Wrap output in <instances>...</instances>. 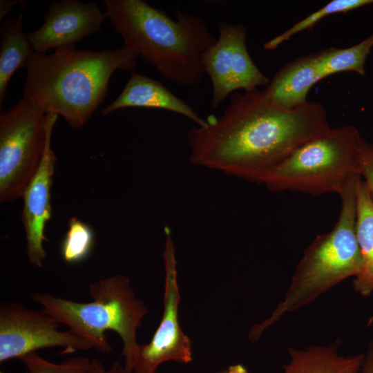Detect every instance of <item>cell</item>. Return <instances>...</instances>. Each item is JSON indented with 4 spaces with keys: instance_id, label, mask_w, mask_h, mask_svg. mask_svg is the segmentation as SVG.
<instances>
[{
    "instance_id": "obj_1",
    "label": "cell",
    "mask_w": 373,
    "mask_h": 373,
    "mask_svg": "<svg viewBox=\"0 0 373 373\" xmlns=\"http://www.w3.org/2000/svg\"><path fill=\"white\" fill-rule=\"evenodd\" d=\"M206 121L187 133L191 162L260 184L299 147L330 128L321 104L285 109L258 88L232 93L222 114Z\"/></svg>"
},
{
    "instance_id": "obj_2",
    "label": "cell",
    "mask_w": 373,
    "mask_h": 373,
    "mask_svg": "<svg viewBox=\"0 0 373 373\" xmlns=\"http://www.w3.org/2000/svg\"><path fill=\"white\" fill-rule=\"evenodd\" d=\"M137 57L125 46L100 51L71 46L48 55L34 52L26 68L23 97L79 128L104 99L113 73L133 70Z\"/></svg>"
},
{
    "instance_id": "obj_3",
    "label": "cell",
    "mask_w": 373,
    "mask_h": 373,
    "mask_svg": "<svg viewBox=\"0 0 373 373\" xmlns=\"http://www.w3.org/2000/svg\"><path fill=\"white\" fill-rule=\"evenodd\" d=\"M103 4L124 46L165 79L185 87L202 79V55L216 38L200 17L178 9L173 19L143 0H104Z\"/></svg>"
},
{
    "instance_id": "obj_4",
    "label": "cell",
    "mask_w": 373,
    "mask_h": 373,
    "mask_svg": "<svg viewBox=\"0 0 373 373\" xmlns=\"http://www.w3.org/2000/svg\"><path fill=\"white\" fill-rule=\"evenodd\" d=\"M93 301L81 303L55 296L49 293L35 292L31 298L59 323L88 341L93 348L108 354L112 347L105 334L115 332L122 338L125 373H133L138 350L137 331L149 308L138 298L130 279L114 275L93 283L88 288Z\"/></svg>"
},
{
    "instance_id": "obj_5",
    "label": "cell",
    "mask_w": 373,
    "mask_h": 373,
    "mask_svg": "<svg viewBox=\"0 0 373 373\" xmlns=\"http://www.w3.org/2000/svg\"><path fill=\"white\" fill-rule=\"evenodd\" d=\"M364 142L352 125L330 128L299 147L270 171L262 184L276 192L340 194L352 176L361 175Z\"/></svg>"
},
{
    "instance_id": "obj_6",
    "label": "cell",
    "mask_w": 373,
    "mask_h": 373,
    "mask_svg": "<svg viewBox=\"0 0 373 373\" xmlns=\"http://www.w3.org/2000/svg\"><path fill=\"white\" fill-rule=\"evenodd\" d=\"M361 265L355 225L347 219L338 220L330 231L318 236L305 250L283 300L269 318L251 329V341H256L285 314L310 304L347 278L355 277Z\"/></svg>"
},
{
    "instance_id": "obj_7",
    "label": "cell",
    "mask_w": 373,
    "mask_h": 373,
    "mask_svg": "<svg viewBox=\"0 0 373 373\" xmlns=\"http://www.w3.org/2000/svg\"><path fill=\"white\" fill-rule=\"evenodd\" d=\"M47 140L45 111L22 98L0 115V201L23 198L41 162Z\"/></svg>"
},
{
    "instance_id": "obj_8",
    "label": "cell",
    "mask_w": 373,
    "mask_h": 373,
    "mask_svg": "<svg viewBox=\"0 0 373 373\" xmlns=\"http://www.w3.org/2000/svg\"><path fill=\"white\" fill-rule=\"evenodd\" d=\"M61 323L44 309L35 310L17 302L0 305V362L39 349L61 347L62 354L88 350L93 345L70 329L61 331Z\"/></svg>"
},
{
    "instance_id": "obj_9",
    "label": "cell",
    "mask_w": 373,
    "mask_h": 373,
    "mask_svg": "<svg viewBox=\"0 0 373 373\" xmlns=\"http://www.w3.org/2000/svg\"><path fill=\"white\" fill-rule=\"evenodd\" d=\"M218 31L216 41L202 55L204 73L211 82L213 110L230 94L267 86L270 82L248 52L245 26L222 22Z\"/></svg>"
},
{
    "instance_id": "obj_10",
    "label": "cell",
    "mask_w": 373,
    "mask_h": 373,
    "mask_svg": "<svg viewBox=\"0 0 373 373\" xmlns=\"http://www.w3.org/2000/svg\"><path fill=\"white\" fill-rule=\"evenodd\" d=\"M163 253L165 284L163 314L151 341L139 345L133 373H155L162 363L173 361L183 364L192 361L191 341L178 322L180 295L177 279L174 243L169 229Z\"/></svg>"
},
{
    "instance_id": "obj_11",
    "label": "cell",
    "mask_w": 373,
    "mask_h": 373,
    "mask_svg": "<svg viewBox=\"0 0 373 373\" xmlns=\"http://www.w3.org/2000/svg\"><path fill=\"white\" fill-rule=\"evenodd\" d=\"M106 19L104 11L93 1L60 0L48 6L43 25L27 35L35 52L46 53L75 46L85 37L101 31Z\"/></svg>"
},
{
    "instance_id": "obj_12",
    "label": "cell",
    "mask_w": 373,
    "mask_h": 373,
    "mask_svg": "<svg viewBox=\"0 0 373 373\" xmlns=\"http://www.w3.org/2000/svg\"><path fill=\"white\" fill-rule=\"evenodd\" d=\"M57 115L46 113L47 140L40 165L23 195L22 222L26 239L27 255L30 263L41 268L46 258L44 248L45 226L51 218L50 189L56 156L51 148V137Z\"/></svg>"
},
{
    "instance_id": "obj_13",
    "label": "cell",
    "mask_w": 373,
    "mask_h": 373,
    "mask_svg": "<svg viewBox=\"0 0 373 373\" xmlns=\"http://www.w3.org/2000/svg\"><path fill=\"white\" fill-rule=\"evenodd\" d=\"M150 108L164 109L182 115L198 126H204L207 121L201 118L193 107L175 95L160 82L133 72L119 95L102 111V115L124 108Z\"/></svg>"
},
{
    "instance_id": "obj_14",
    "label": "cell",
    "mask_w": 373,
    "mask_h": 373,
    "mask_svg": "<svg viewBox=\"0 0 373 373\" xmlns=\"http://www.w3.org/2000/svg\"><path fill=\"white\" fill-rule=\"evenodd\" d=\"M316 54L287 64L274 75L263 90L274 104L285 109L305 105L309 90L318 82Z\"/></svg>"
},
{
    "instance_id": "obj_15",
    "label": "cell",
    "mask_w": 373,
    "mask_h": 373,
    "mask_svg": "<svg viewBox=\"0 0 373 373\" xmlns=\"http://www.w3.org/2000/svg\"><path fill=\"white\" fill-rule=\"evenodd\" d=\"M289 360L282 373H357L364 354L343 356L336 345H311L289 349Z\"/></svg>"
},
{
    "instance_id": "obj_16",
    "label": "cell",
    "mask_w": 373,
    "mask_h": 373,
    "mask_svg": "<svg viewBox=\"0 0 373 373\" xmlns=\"http://www.w3.org/2000/svg\"><path fill=\"white\" fill-rule=\"evenodd\" d=\"M35 50L23 31V18L5 19L0 28V109L9 81L19 68H26Z\"/></svg>"
},
{
    "instance_id": "obj_17",
    "label": "cell",
    "mask_w": 373,
    "mask_h": 373,
    "mask_svg": "<svg viewBox=\"0 0 373 373\" xmlns=\"http://www.w3.org/2000/svg\"><path fill=\"white\" fill-rule=\"evenodd\" d=\"M356 194V233L362 265L354 288L362 296H369L373 293V200L362 178Z\"/></svg>"
},
{
    "instance_id": "obj_18",
    "label": "cell",
    "mask_w": 373,
    "mask_h": 373,
    "mask_svg": "<svg viewBox=\"0 0 373 373\" xmlns=\"http://www.w3.org/2000/svg\"><path fill=\"white\" fill-rule=\"evenodd\" d=\"M373 46V34L346 48H330L316 54L318 80L339 72L352 71L365 75V64Z\"/></svg>"
},
{
    "instance_id": "obj_19",
    "label": "cell",
    "mask_w": 373,
    "mask_h": 373,
    "mask_svg": "<svg viewBox=\"0 0 373 373\" xmlns=\"http://www.w3.org/2000/svg\"><path fill=\"white\" fill-rule=\"evenodd\" d=\"M368 5H373V0H333L280 35L266 42L264 48L267 50L275 49L294 35L314 27L320 20L330 15L347 12Z\"/></svg>"
},
{
    "instance_id": "obj_20",
    "label": "cell",
    "mask_w": 373,
    "mask_h": 373,
    "mask_svg": "<svg viewBox=\"0 0 373 373\" xmlns=\"http://www.w3.org/2000/svg\"><path fill=\"white\" fill-rule=\"evenodd\" d=\"M94 244V233L86 222L73 217L61 245V255L68 263H77L86 259Z\"/></svg>"
},
{
    "instance_id": "obj_21",
    "label": "cell",
    "mask_w": 373,
    "mask_h": 373,
    "mask_svg": "<svg viewBox=\"0 0 373 373\" xmlns=\"http://www.w3.org/2000/svg\"><path fill=\"white\" fill-rule=\"evenodd\" d=\"M28 373H87L91 359L77 356L72 357L59 363H52L36 354H27L20 358Z\"/></svg>"
},
{
    "instance_id": "obj_22",
    "label": "cell",
    "mask_w": 373,
    "mask_h": 373,
    "mask_svg": "<svg viewBox=\"0 0 373 373\" xmlns=\"http://www.w3.org/2000/svg\"><path fill=\"white\" fill-rule=\"evenodd\" d=\"M361 176L373 200V144L365 141L361 151Z\"/></svg>"
},
{
    "instance_id": "obj_23",
    "label": "cell",
    "mask_w": 373,
    "mask_h": 373,
    "mask_svg": "<svg viewBox=\"0 0 373 373\" xmlns=\"http://www.w3.org/2000/svg\"><path fill=\"white\" fill-rule=\"evenodd\" d=\"M87 373H125V370L124 366L117 361H115L110 369L106 370L101 361L94 358L91 359L90 366Z\"/></svg>"
},
{
    "instance_id": "obj_24",
    "label": "cell",
    "mask_w": 373,
    "mask_h": 373,
    "mask_svg": "<svg viewBox=\"0 0 373 373\" xmlns=\"http://www.w3.org/2000/svg\"><path fill=\"white\" fill-rule=\"evenodd\" d=\"M357 373H373V342H372L367 350Z\"/></svg>"
},
{
    "instance_id": "obj_25",
    "label": "cell",
    "mask_w": 373,
    "mask_h": 373,
    "mask_svg": "<svg viewBox=\"0 0 373 373\" xmlns=\"http://www.w3.org/2000/svg\"><path fill=\"white\" fill-rule=\"evenodd\" d=\"M26 1L20 0H1L0 1V19L1 20L11 9L16 5L26 3Z\"/></svg>"
},
{
    "instance_id": "obj_26",
    "label": "cell",
    "mask_w": 373,
    "mask_h": 373,
    "mask_svg": "<svg viewBox=\"0 0 373 373\" xmlns=\"http://www.w3.org/2000/svg\"><path fill=\"white\" fill-rule=\"evenodd\" d=\"M224 373H248V371L242 365L236 364L230 366Z\"/></svg>"
},
{
    "instance_id": "obj_27",
    "label": "cell",
    "mask_w": 373,
    "mask_h": 373,
    "mask_svg": "<svg viewBox=\"0 0 373 373\" xmlns=\"http://www.w3.org/2000/svg\"><path fill=\"white\" fill-rule=\"evenodd\" d=\"M0 373H4L2 370L0 371Z\"/></svg>"
},
{
    "instance_id": "obj_28",
    "label": "cell",
    "mask_w": 373,
    "mask_h": 373,
    "mask_svg": "<svg viewBox=\"0 0 373 373\" xmlns=\"http://www.w3.org/2000/svg\"><path fill=\"white\" fill-rule=\"evenodd\" d=\"M155 373H160V372H155Z\"/></svg>"
}]
</instances>
